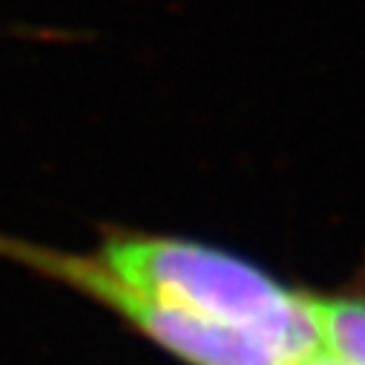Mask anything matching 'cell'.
<instances>
[{"mask_svg":"<svg viewBox=\"0 0 365 365\" xmlns=\"http://www.w3.org/2000/svg\"><path fill=\"white\" fill-rule=\"evenodd\" d=\"M93 253L121 282L173 311L262 334L305 362L322 351L314 294L291 288L242 253L133 227H107Z\"/></svg>","mask_w":365,"mask_h":365,"instance_id":"cell-1","label":"cell"},{"mask_svg":"<svg viewBox=\"0 0 365 365\" xmlns=\"http://www.w3.org/2000/svg\"><path fill=\"white\" fill-rule=\"evenodd\" d=\"M305 365H345V362H339V359H334V356H328L325 351H319L317 356H311Z\"/></svg>","mask_w":365,"mask_h":365,"instance_id":"cell-4","label":"cell"},{"mask_svg":"<svg viewBox=\"0 0 365 365\" xmlns=\"http://www.w3.org/2000/svg\"><path fill=\"white\" fill-rule=\"evenodd\" d=\"M322 351L345 365H365V291L314 297Z\"/></svg>","mask_w":365,"mask_h":365,"instance_id":"cell-3","label":"cell"},{"mask_svg":"<svg viewBox=\"0 0 365 365\" xmlns=\"http://www.w3.org/2000/svg\"><path fill=\"white\" fill-rule=\"evenodd\" d=\"M0 259L107 308L181 365H305V359L262 334L213 325L150 299L121 282L93 250H66L0 230Z\"/></svg>","mask_w":365,"mask_h":365,"instance_id":"cell-2","label":"cell"}]
</instances>
